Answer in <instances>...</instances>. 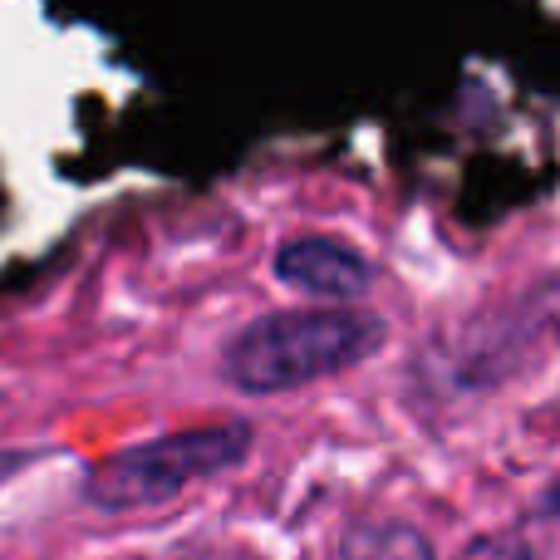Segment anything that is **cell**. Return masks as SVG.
Segmentation results:
<instances>
[{
    "label": "cell",
    "instance_id": "cell-1",
    "mask_svg": "<svg viewBox=\"0 0 560 560\" xmlns=\"http://www.w3.org/2000/svg\"><path fill=\"white\" fill-rule=\"evenodd\" d=\"M378 345L384 319L364 310H276L232 335L226 378L242 394H285L354 369Z\"/></svg>",
    "mask_w": 560,
    "mask_h": 560
},
{
    "label": "cell",
    "instance_id": "cell-2",
    "mask_svg": "<svg viewBox=\"0 0 560 560\" xmlns=\"http://www.w3.org/2000/svg\"><path fill=\"white\" fill-rule=\"evenodd\" d=\"M252 423H212V428H187V433H167L153 443L118 447V453L98 457L84 477V502L94 512H143V506H167L183 497L192 482L222 477L252 457Z\"/></svg>",
    "mask_w": 560,
    "mask_h": 560
},
{
    "label": "cell",
    "instance_id": "cell-3",
    "mask_svg": "<svg viewBox=\"0 0 560 560\" xmlns=\"http://www.w3.org/2000/svg\"><path fill=\"white\" fill-rule=\"evenodd\" d=\"M276 276L319 300H354L374 280L364 256L329 242V236H295V242H285L276 252Z\"/></svg>",
    "mask_w": 560,
    "mask_h": 560
},
{
    "label": "cell",
    "instance_id": "cell-4",
    "mask_svg": "<svg viewBox=\"0 0 560 560\" xmlns=\"http://www.w3.org/2000/svg\"><path fill=\"white\" fill-rule=\"evenodd\" d=\"M345 560H433V546L404 522L359 526L345 541Z\"/></svg>",
    "mask_w": 560,
    "mask_h": 560
},
{
    "label": "cell",
    "instance_id": "cell-5",
    "mask_svg": "<svg viewBox=\"0 0 560 560\" xmlns=\"http://www.w3.org/2000/svg\"><path fill=\"white\" fill-rule=\"evenodd\" d=\"M35 463H39V453H25V447H10V453H0V487H5L15 472L35 467Z\"/></svg>",
    "mask_w": 560,
    "mask_h": 560
}]
</instances>
